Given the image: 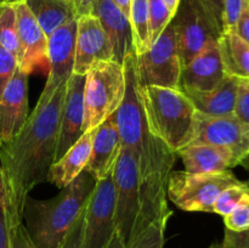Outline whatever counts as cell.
<instances>
[{"mask_svg":"<svg viewBox=\"0 0 249 248\" xmlns=\"http://www.w3.org/2000/svg\"><path fill=\"white\" fill-rule=\"evenodd\" d=\"M167 219L156 221L148 226L131 245L130 248H163L165 238Z\"/></svg>","mask_w":249,"mask_h":248,"instance_id":"29","label":"cell"},{"mask_svg":"<svg viewBox=\"0 0 249 248\" xmlns=\"http://www.w3.org/2000/svg\"><path fill=\"white\" fill-rule=\"evenodd\" d=\"M174 17L163 0H148V34L152 45Z\"/></svg>","mask_w":249,"mask_h":248,"instance_id":"27","label":"cell"},{"mask_svg":"<svg viewBox=\"0 0 249 248\" xmlns=\"http://www.w3.org/2000/svg\"><path fill=\"white\" fill-rule=\"evenodd\" d=\"M21 60L18 67L27 74L49 70L48 36L24 1L15 2Z\"/></svg>","mask_w":249,"mask_h":248,"instance_id":"14","label":"cell"},{"mask_svg":"<svg viewBox=\"0 0 249 248\" xmlns=\"http://www.w3.org/2000/svg\"><path fill=\"white\" fill-rule=\"evenodd\" d=\"M84 224L85 209L82 215L77 219V221L70 229L61 248H84Z\"/></svg>","mask_w":249,"mask_h":248,"instance_id":"33","label":"cell"},{"mask_svg":"<svg viewBox=\"0 0 249 248\" xmlns=\"http://www.w3.org/2000/svg\"><path fill=\"white\" fill-rule=\"evenodd\" d=\"M105 61H114L113 49L100 21L94 15L78 17L73 73L87 74L92 66Z\"/></svg>","mask_w":249,"mask_h":248,"instance_id":"13","label":"cell"},{"mask_svg":"<svg viewBox=\"0 0 249 248\" xmlns=\"http://www.w3.org/2000/svg\"><path fill=\"white\" fill-rule=\"evenodd\" d=\"M233 32H236L238 36H241L243 40L249 44V0H246L245 5H243V9L241 11Z\"/></svg>","mask_w":249,"mask_h":248,"instance_id":"38","label":"cell"},{"mask_svg":"<svg viewBox=\"0 0 249 248\" xmlns=\"http://www.w3.org/2000/svg\"><path fill=\"white\" fill-rule=\"evenodd\" d=\"M249 195V185L242 184L233 185L224 190L214 202L213 213L219 214L221 216L228 215L240 204V202Z\"/></svg>","mask_w":249,"mask_h":248,"instance_id":"28","label":"cell"},{"mask_svg":"<svg viewBox=\"0 0 249 248\" xmlns=\"http://www.w3.org/2000/svg\"><path fill=\"white\" fill-rule=\"evenodd\" d=\"M67 84L45 102H36L22 130L0 145V162L6 184V207L11 223H21L29 192L46 180L55 162L61 111Z\"/></svg>","mask_w":249,"mask_h":248,"instance_id":"1","label":"cell"},{"mask_svg":"<svg viewBox=\"0 0 249 248\" xmlns=\"http://www.w3.org/2000/svg\"><path fill=\"white\" fill-rule=\"evenodd\" d=\"M136 63L141 87L180 89L182 62L172 21L147 51L136 55Z\"/></svg>","mask_w":249,"mask_h":248,"instance_id":"9","label":"cell"},{"mask_svg":"<svg viewBox=\"0 0 249 248\" xmlns=\"http://www.w3.org/2000/svg\"><path fill=\"white\" fill-rule=\"evenodd\" d=\"M221 248H249V230L235 232L226 229Z\"/></svg>","mask_w":249,"mask_h":248,"instance_id":"36","label":"cell"},{"mask_svg":"<svg viewBox=\"0 0 249 248\" xmlns=\"http://www.w3.org/2000/svg\"><path fill=\"white\" fill-rule=\"evenodd\" d=\"M28 75L21 68L0 97V142L12 140L28 119Z\"/></svg>","mask_w":249,"mask_h":248,"instance_id":"16","label":"cell"},{"mask_svg":"<svg viewBox=\"0 0 249 248\" xmlns=\"http://www.w3.org/2000/svg\"><path fill=\"white\" fill-rule=\"evenodd\" d=\"M172 23L177 33L182 66L187 65L207 44L218 41L224 32L204 0H180Z\"/></svg>","mask_w":249,"mask_h":248,"instance_id":"8","label":"cell"},{"mask_svg":"<svg viewBox=\"0 0 249 248\" xmlns=\"http://www.w3.org/2000/svg\"><path fill=\"white\" fill-rule=\"evenodd\" d=\"M107 248H126V247H125V245L123 243V241H122V238L119 237L118 233L116 232Z\"/></svg>","mask_w":249,"mask_h":248,"instance_id":"43","label":"cell"},{"mask_svg":"<svg viewBox=\"0 0 249 248\" xmlns=\"http://www.w3.org/2000/svg\"><path fill=\"white\" fill-rule=\"evenodd\" d=\"M18 1H24V0H0V2H9V4H15Z\"/></svg>","mask_w":249,"mask_h":248,"instance_id":"46","label":"cell"},{"mask_svg":"<svg viewBox=\"0 0 249 248\" xmlns=\"http://www.w3.org/2000/svg\"><path fill=\"white\" fill-rule=\"evenodd\" d=\"M63 1H67V2H72V4H74V0H63Z\"/></svg>","mask_w":249,"mask_h":248,"instance_id":"48","label":"cell"},{"mask_svg":"<svg viewBox=\"0 0 249 248\" xmlns=\"http://www.w3.org/2000/svg\"><path fill=\"white\" fill-rule=\"evenodd\" d=\"M0 248L10 247V220L6 201L0 204Z\"/></svg>","mask_w":249,"mask_h":248,"instance_id":"37","label":"cell"},{"mask_svg":"<svg viewBox=\"0 0 249 248\" xmlns=\"http://www.w3.org/2000/svg\"><path fill=\"white\" fill-rule=\"evenodd\" d=\"M95 0H74V6L78 17L84 15H91Z\"/></svg>","mask_w":249,"mask_h":248,"instance_id":"40","label":"cell"},{"mask_svg":"<svg viewBox=\"0 0 249 248\" xmlns=\"http://www.w3.org/2000/svg\"><path fill=\"white\" fill-rule=\"evenodd\" d=\"M91 15L99 19L108 35L114 61L123 65L126 56L135 53L133 28L129 17L112 0H95Z\"/></svg>","mask_w":249,"mask_h":248,"instance_id":"18","label":"cell"},{"mask_svg":"<svg viewBox=\"0 0 249 248\" xmlns=\"http://www.w3.org/2000/svg\"><path fill=\"white\" fill-rule=\"evenodd\" d=\"M233 116L249 128V79H238Z\"/></svg>","mask_w":249,"mask_h":248,"instance_id":"31","label":"cell"},{"mask_svg":"<svg viewBox=\"0 0 249 248\" xmlns=\"http://www.w3.org/2000/svg\"><path fill=\"white\" fill-rule=\"evenodd\" d=\"M185 170L194 174H214L230 170L238 160L229 148L191 142L178 152Z\"/></svg>","mask_w":249,"mask_h":248,"instance_id":"20","label":"cell"},{"mask_svg":"<svg viewBox=\"0 0 249 248\" xmlns=\"http://www.w3.org/2000/svg\"><path fill=\"white\" fill-rule=\"evenodd\" d=\"M6 184H5V177L4 174H2V170L0 168V204L4 203L6 201Z\"/></svg>","mask_w":249,"mask_h":248,"instance_id":"41","label":"cell"},{"mask_svg":"<svg viewBox=\"0 0 249 248\" xmlns=\"http://www.w3.org/2000/svg\"><path fill=\"white\" fill-rule=\"evenodd\" d=\"M87 74L73 73L66 87L55 162L77 142L84 131V88Z\"/></svg>","mask_w":249,"mask_h":248,"instance_id":"15","label":"cell"},{"mask_svg":"<svg viewBox=\"0 0 249 248\" xmlns=\"http://www.w3.org/2000/svg\"><path fill=\"white\" fill-rule=\"evenodd\" d=\"M96 186L84 170L57 196L45 201L27 197L22 221L36 248H61L66 235L82 215Z\"/></svg>","mask_w":249,"mask_h":248,"instance_id":"4","label":"cell"},{"mask_svg":"<svg viewBox=\"0 0 249 248\" xmlns=\"http://www.w3.org/2000/svg\"><path fill=\"white\" fill-rule=\"evenodd\" d=\"M141 97L152 133L173 152L189 145L194 139L196 108L180 89L141 87Z\"/></svg>","mask_w":249,"mask_h":248,"instance_id":"5","label":"cell"},{"mask_svg":"<svg viewBox=\"0 0 249 248\" xmlns=\"http://www.w3.org/2000/svg\"><path fill=\"white\" fill-rule=\"evenodd\" d=\"M225 77L218 41H212L207 44L187 65L182 66L180 90L209 91L215 89Z\"/></svg>","mask_w":249,"mask_h":248,"instance_id":"17","label":"cell"},{"mask_svg":"<svg viewBox=\"0 0 249 248\" xmlns=\"http://www.w3.org/2000/svg\"><path fill=\"white\" fill-rule=\"evenodd\" d=\"M92 133L94 130L83 134L79 140L66 151L65 155L53 163L46 177L49 182L62 189L84 172L91 153Z\"/></svg>","mask_w":249,"mask_h":248,"instance_id":"21","label":"cell"},{"mask_svg":"<svg viewBox=\"0 0 249 248\" xmlns=\"http://www.w3.org/2000/svg\"><path fill=\"white\" fill-rule=\"evenodd\" d=\"M78 18L63 24L48 38L49 70L39 102H45L73 75Z\"/></svg>","mask_w":249,"mask_h":248,"instance_id":"12","label":"cell"},{"mask_svg":"<svg viewBox=\"0 0 249 248\" xmlns=\"http://www.w3.org/2000/svg\"><path fill=\"white\" fill-rule=\"evenodd\" d=\"M122 148L121 136L112 114L94 129L91 141V153L85 170L95 180H101L114 169Z\"/></svg>","mask_w":249,"mask_h":248,"instance_id":"19","label":"cell"},{"mask_svg":"<svg viewBox=\"0 0 249 248\" xmlns=\"http://www.w3.org/2000/svg\"><path fill=\"white\" fill-rule=\"evenodd\" d=\"M224 223L228 230L235 232L249 230V195L240 202L231 213L224 216Z\"/></svg>","mask_w":249,"mask_h":248,"instance_id":"30","label":"cell"},{"mask_svg":"<svg viewBox=\"0 0 249 248\" xmlns=\"http://www.w3.org/2000/svg\"><path fill=\"white\" fill-rule=\"evenodd\" d=\"M226 75L249 79V44L233 31L223 32L218 40Z\"/></svg>","mask_w":249,"mask_h":248,"instance_id":"24","label":"cell"},{"mask_svg":"<svg viewBox=\"0 0 249 248\" xmlns=\"http://www.w3.org/2000/svg\"><path fill=\"white\" fill-rule=\"evenodd\" d=\"M123 66L125 94L121 106L113 113L122 146L128 147L135 156L141 180L160 191L167 192L168 179L178 155L151 130L141 97L136 53L126 56Z\"/></svg>","mask_w":249,"mask_h":248,"instance_id":"2","label":"cell"},{"mask_svg":"<svg viewBox=\"0 0 249 248\" xmlns=\"http://www.w3.org/2000/svg\"><path fill=\"white\" fill-rule=\"evenodd\" d=\"M240 184L242 181L230 170L214 174L172 172L168 179L167 196L182 211L213 213L214 202L219 195L228 187Z\"/></svg>","mask_w":249,"mask_h":248,"instance_id":"7","label":"cell"},{"mask_svg":"<svg viewBox=\"0 0 249 248\" xmlns=\"http://www.w3.org/2000/svg\"><path fill=\"white\" fill-rule=\"evenodd\" d=\"M191 142L229 148L240 164L249 151V128L235 116L213 117L196 112Z\"/></svg>","mask_w":249,"mask_h":248,"instance_id":"11","label":"cell"},{"mask_svg":"<svg viewBox=\"0 0 249 248\" xmlns=\"http://www.w3.org/2000/svg\"><path fill=\"white\" fill-rule=\"evenodd\" d=\"M163 1L165 2V5L168 6V9H169L170 11L175 15L178 6H179V4H180V0H163Z\"/></svg>","mask_w":249,"mask_h":248,"instance_id":"44","label":"cell"},{"mask_svg":"<svg viewBox=\"0 0 249 248\" xmlns=\"http://www.w3.org/2000/svg\"><path fill=\"white\" fill-rule=\"evenodd\" d=\"M129 19L133 28L135 53L140 55L151 46L148 34V0H131Z\"/></svg>","mask_w":249,"mask_h":248,"instance_id":"25","label":"cell"},{"mask_svg":"<svg viewBox=\"0 0 249 248\" xmlns=\"http://www.w3.org/2000/svg\"><path fill=\"white\" fill-rule=\"evenodd\" d=\"M209 248H221V243H213Z\"/></svg>","mask_w":249,"mask_h":248,"instance_id":"47","label":"cell"},{"mask_svg":"<svg viewBox=\"0 0 249 248\" xmlns=\"http://www.w3.org/2000/svg\"><path fill=\"white\" fill-rule=\"evenodd\" d=\"M125 94L124 66L99 62L87 73L84 88V131L94 130L121 106Z\"/></svg>","mask_w":249,"mask_h":248,"instance_id":"6","label":"cell"},{"mask_svg":"<svg viewBox=\"0 0 249 248\" xmlns=\"http://www.w3.org/2000/svg\"><path fill=\"white\" fill-rule=\"evenodd\" d=\"M18 68V61L0 44V97Z\"/></svg>","mask_w":249,"mask_h":248,"instance_id":"32","label":"cell"},{"mask_svg":"<svg viewBox=\"0 0 249 248\" xmlns=\"http://www.w3.org/2000/svg\"><path fill=\"white\" fill-rule=\"evenodd\" d=\"M246 0H224V32L233 31Z\"/></svg>","mask_w":249,"mask_h":248,"instance_id":"35","label":"cell"},{"mask_svg":"<svg viewBox=\"0 0 249 248\" xmlns=\"http://www.w3.org/2000/svg\"><path fill=\"white\" fill-rule=\"evenodd\" d=\"M10 220V219H9ZM10 247L11 248H36L27 232L23 221L11 223L10 221Z\"/></svg>","mask_w":249,"mask_h":248,"instance_id":"34","label":"cell"},{"mask_svg":"<svg viewBox=\"0 0 249 248\" xmlns=\"http://www.w3.org/2000/svg\"><path fill=\"white\" fill-rule=\"evenodd\" d=\"M46 36L63 24L78 18L74 4L63 0H24Z\"/></svg>","mask_w":249,"mask_h":248,"instance_id":"23","label":"cell"},{"mask_svg":"<svg viewBox=\"0 0 249 248\" xmlns=\"http://www.w3.org/2000/svg\"><path fill=\"white\" fill-rule=\"evenodd\" d=\"M0 145H1V142H0Z\"/></svg>","mask_w":249,"mask_h":248,"instance_id":"49","label":"cell"},{"mask_svg":"<svg viewBox=\"0 0 249 248\" xmlns=\"http://www.w3.org/2000/svg\"><path fill=\"white\" fill-rule=\"evenodd\" d=\"M116 232V189L112 172L97 180L85 207L84 248H107Z\"/></svg>","mask_w":249,"mask_h":248,"instance_id":"10","label":"cell"},{"mask_svg":"<svg viewBox=\"0 0 249 248\" xmlns=\"http://www.w3.org/2000/svg\"><path fill=\"white\" fill-rule=\"evenodd\" d=\"M116 189V230L126 248L156 221L172 216L167 192L145 184L135 156L122 146L113 169Z\"/></svg>","mask_w":249,"mask_h":248,"instance_id":"3","label":"cell"},{"mask_svg":"<svg viewBox=\"0 0 249 248\" xmlns=\"http://www.w3.org/2000/svg\"><path fill=\"white\" fill-rule=\"evenodd\" d=\"M0 44L17 58L19 66L21 48L17 34L16 10L15 5L9 2H0Z\"/></svg>","mask_w":249,"mask_h":248,"instance_id":"26","label":"cell"},{"mask_svg":"<svg viewBox=\"0 0 249 248\" xmlns=\"http://www.w3.org/2000/svg\"><path fill=\"white\" fill-rule=\"evenodd\" d=\"M207 5L211 7V10L213 11V14L215 15L216 19L219 21V23L223 26L224 29V23H223V15H224V0H204Z\"/></svg>","mask_w":249,"mask_h":248,"instance_id":"39","label":"cell"},{"mask_svg":"<svg viewBox=\"0 0 249 248\" xmlns=\"http://www.w3.org/2000/svg\"><path fill=\"white\" fill-rule=\"evenodd\" d=\"M248 185H249V184H248Z\"/></svg>","mask_w":249,"mask_h":248,"instance_id":"50","label":"cell"},{"mask_svg":"<svg viewBox=\"0 0 249 248\" xmlns=\"http://www.w3.org/2000/svg\"><path fill=\"white\" fill-rule=\"evenodd\" d=\"M237 88L238 78L226 75L215 89L209 91L184 92L190 97L198 113L213 117H225L233 116Z\"/></svg>","mask_w":249,"mask_h":248,"instance_id":"22","label":"cell"},{"mask_svg":"<svg viewBox=\"0 0 249 248\" xmlns=\"http://www.w3.org/2000/svg\"><path fill=\"white\" fill-rule=\"evenodd\" d=\"M238 165H242L243 168H246V169H247L248 172H249V151L247 152V155H246L245 157H243L242 159H241L240 164H238Z\"/></svg>","mask_w":249,"mask_h":248,"instance_id":"45","label":"cell"},{"mask_svg":"<svg viewBox=\"0 0 249 248\" xmlns=\"http://www.w3.org/2000/svg\"><path fill=\"white\" fill-rule=\"evenodd\" d=\"M112 1H113L114 4H116L117 6H118L119 9H121L122 11H123L124 14H125L126 16L129 17V15H130V2H131V0H112Z\"/></svg>","mask_w":249,"mask_h":248,"instance_id":"42","label":"cell"}]
</instances>
